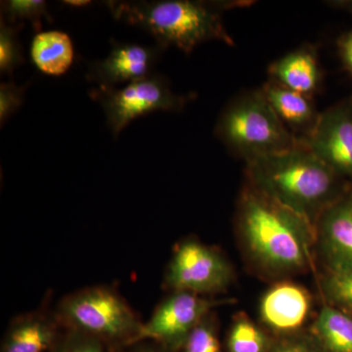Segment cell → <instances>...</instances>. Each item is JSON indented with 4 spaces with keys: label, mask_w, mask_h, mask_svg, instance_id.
<instances>
[{
    "label": "cell",
    "mask_w": 352,
    "mask_h": 352,
    "mask_svg": "<svg viewBox=\"0 0 352 352\" xmlns=\"http://www.w3.org/2000/svg\"><path fill=\"white\" fill-rule=\"evenodd\" d=\"M208 315L190 333L184 344V352H221L219 339Z\"/></svg>",
    "instance_id": "7402d4cb"
},
{
    "label": "cell",
    "mask_w": 352,
    "mask_h": 352,
    "mask_svg": "<svg viewBox=\"0 0 352 352\" xmlns=\"http://www.w3.org/2000/svg\"><path fill=\"white\" fill-rule=\"evenodd\" d=\"M215 134L233 154L247 163L289 149L298 142L261 89L233 99L220 115Z\"/></svg>",
    "instance_id": "277c9868"
},
{
    "label": "cell",
    "mask_w": 352,
    "mask_h": 352,
    "mask_svg": "<svg viewBox=\"0 0 352 352\" xmlns=\"http://www.w3.org/2000/svg\"><path fill=\"white\" fill-rule=\"evenodd\" d=\"M62 3L67 6L83 7L90 6L91 2L88 1V0H66V1H62Z\"/></svg>",
    "instance_id": "4316f807"
},
{
    "label": "cell",
    "mask_w": 352,
    "mask_h": 352,
    "mask_svg": "<svg viewBox=\"0 0 352 352\" xmlns=\"http://www.w3.org/2000/svg\"><path fill=\"white\" fill-rule=\"evenodd\" d=\"M32 60L43 73L61 76L74 61V46L68 34L60 31L38 32L32 39Z\"/></svg>",
    "instance_id": "2e32d148"
},
{
    "label": "cell",
    "mask_w": 352,
    "mask_h": 352,
    "mask_svg": "<svg viewBox=\"0 0 352 352\" xmlns=\"http://www.w3.org/2000/svg\"><path fill=\"white\" fill-rule=\"evenodd\" d=\"M227 346L229 352H266L268 340L249 317L240 314L229 332Z\"/></svg>",
    "instance_id": "ac0fdd59"
},
{
    "label": "cell",
    "mask_w": 352,
    "mask_h": 352,
    "mask_svg": "<svg viewBox=\"0 0 352 352\" xmlns=\"http://www.w3.org/2000/svg\"><path fill=\"white\" fill-rule=\"evenodd\" d=\"M314 333L326 352H352V317L331 305L322 307Z\"/></svg>",
    "instance_id": "e0dca14e"
},
{
    "label": "cell",
    "mask_w": 352,
    "mask_h": 352,
    "mask_svg": "<svg viewBox=\"0 0 352 352\" xmlns=\"http://www.w3.org/2000/svg\"><path fill=\"white\" fill-rule=\"evenodd\" d=\"M166 347L161 349V347H154L152 346H144L138 347L133 352H168L166 351Z\"/></svg>",
    "instance_id": "83f0119b"
},
{
    "label": "cell",
    "mask_w": 352,
    "mask_h": 352,
    "mask_svg": "<svg viewBox=\"0 0 352 352\" xmlns=\"http://www.w3.org/2000/svg\"><path fill=\"white\" fill-rule=\"evenodd\" d=\"M54 312L66 330L112 346L138 344L144 324L119 293L106 286L69 294L60 300Z\"/></svg>",
    "instance_id": "5b68a950"
},
{
    "label": "cell",
    "mask_w": 352,
    "mask_h": 352,
    "mask_svg": "<svg viewBox=\"0 0 352 352\" xmlns=\"http://www.w3.org/2000/svg\"><path fill=\"white\" fill-rule=\"evenodd\" d=\"M300 139L329 168L352 182V97L319 113L312 131Z\"/></svg>",
    "instance_id": "9c48e42d"
},
{
    "label": "cell",
    "mask_w": 352,
    "mask_h": 352,
    "mask_svg": "<svg viewBox=\"0 0 352 352\" xmlns=\"http://www.w3.org/2000/svg\"><path fill=\"white\" fill-rule=\"evenodd\" d=\"M261 91L289 131L294 134L300 132L302 134L300 138H303L312 131L319 113L315 110L311 97L289 89L273 80L266 82Z\"/></svg>",
    "instance_id": "5bb4252c"
},
{
    "label": "cell",
    "mask_w": 352,
    "mask_h": 352,
    "mask_svg": "<svg viewBox=\"0 0 352 352\" xmlns=\"http://www.w3.org/2000/svg\"><path fill=\"white\" fill-rule=\"evenodd\" d=\"M270 352H317L314 349L300 342H283Z\"/></svg>",
    "instance_id": "484cf974"
},
{
    "label": "cell",
    "mask_w": 352,
    "mask_h": 352,
    "mask_svg": "<svg viewBox=\"0 0 352 352\" xmlns=\"http://www.w3.org/2000/svg\"><path fill=\"white\" fill-rule=\"evenodd\" d=\"M232 278V267L221 254L190 239L175 248L164 276V286L171 292L201 296L223 292Z\"/></svg>",
    "instance_id": "52a82bcc"
},
{
    "label": "cell",
    "mask_w": 352,
    "mask_h": 352,
    "mask_svg": "<svg viewBox=\"0 0 352 352\" xmlns=\"http://www.w3.org/2000/svg\"><path fill=\"white\" fill-rule=\"evenodd\" d=\"M322 289L328 305L339 308L352 317V271L328 272L322 282Z\"/></svg>",
    "instance_id": "44dd1931"
},
{
    "label": "cell",
    "mask_w": 352,
    "mask_h": 352,
    "mask_svg": "<svg viewBox=\"0 0 352 352\" xmlns=\"http://www.w3.org/2000/svg\"><path fill=\"white\" fill-rule=\"evenodd\" d=\"M311 308L307 289L298 285L279 283L264 294L259 307L265 325L279 333H291L302 327Z\"/></svg>",
    "instance_id": "7c38bea8"
},
{
    "label": "cell",
    "mask_w": 352,
    "mask_h": 352,
    "mask_svg": "<svg viewBox=\"0 0 352 352\" xmlns=\"http://www.w3.org/2000/svg\"><path fill=\"white\" fill-rule=\"evenodd\" d=\"M219 302H214L189 292H173L143 324L139 342L152 340L168 351L180 349Z\"/></svg>",
    "instance_id": "ba28073f"
},
{
    "label": "cell",
    "mask_w": 352,
    "mask_h": 352,
    "mask_svg": "<svg viewBox=\"0 0 352 352\" xmlns=\"http://www.w3.org/2000/svg\"><path fill=\"white\" fill-rule=\"evenodd\" d=\"M27 85L18 87L15 82H2L0 85V122L1 126L6 120L19 110L25 100Z\"/></svg>",
    "instance_id": "cb8c5ba5"
},
{
    "label": "cell",
    "mask_w": 352,
    "mask_h": 352,
    "mask_svg": "<svg viewBox=\"0 0 352 352\" xmlns=\"http://www.w3.org/2000/svg\"><path fill=\"white\" fill-rule=\"evenodd\" d=\"M319 243L328 272L352 271V186L318 217Z\"/></svg>",
    "instance_id": "30bf717a"
},
{
    "label": "cell",
    "mask_w": 352,
    "mask_h": 352,
    "mask_svg": "<svg viewBox=\"0 0 352 352\" xmlns=\"http://www.w3.org/2000/svg\"><path fill=\"white\" fill-rule=\"evenodd\" d=\"M161 46L148 47L132 43H116L107 57L89 67L88 80L100 87L115 88L120 83L147 78L159 58Z\"/></svg>",
    "instance_id": "8fae6325"
},
{
    "label": "cell",
    "mask_w": 352,
    "mask_h": 352,
    "mask_svg": "<svg viewBox=\"0 0 352 352\" xmlns=\"http://www.w3.org/2000/svg\"><path fill=\"white\" fill-rule=\"evenodd\" d=\"M116 19L136 25L156 39L162 48L175 46L184 53L210 41L234 45L226 32L221 12L240 2L161 0V1H107Z\"/></svg>",
    "instance_id": "3957f363"
},
{
    "label": "cell",
    "mask_w": 352,
    "mask_h": 352,
    "mask_svg": "<svg viewBox=\"0 0 352 352\" xmlns=\"http://www.w3.org/2000/svg\"><path fill=\"white\" fill-rule=\"evenodd\" d=\"M53 352H104V346L100 340L76 332L67 330L63 337L60 338Z\"/></svg>",
    "instance_id": "603a6c76"
},
{
    "label": "cell",
    "mask_w": 352,
    "mask_h": 352,
    "mask_svg": "<svg viewBox=\"0 0 352 352\" xmlns=\"http://www.w3.org/2000/svg\"><path fill=\"white\" fill-rule=\"evenodd\" d=\"M238 219L250 254L263 267L289 272L310 263L312 222L252 184L241 197Z\"/></svg>",
    "instance_id": "7a4b0ae2"
},
{
    "label": "cell",
    "mask_w": 352,
    "mask_h": 352,
    "mask_svg": "<svg viewBox=\"0 0 352 352\" xmlns=\"http://www.w3.org/2000/svg\"><path fill=\"white\" fill-rule=\"evenodd\" d=\"M271 80L307 96L316 91L321 82V72L316 53L310 47H300L270 65Z\"/></svg>",
    "instance_id": "9a60e30c"
},
{
    "label": "cell",
    "mask_w": 352,
    "mask_h": 352,
    "mask_svg": "<svg viewBox=\"0 0 352 352\" xmlns=\"http://www.w3.org/2000/svg\"><path fill=\"white\" fill-rule=\"evenodd\" d=\"M247 170L250 184L311 222L352 186L302 139L289 149L249 162Z\"/></svg>",
    "instance_id": "6da1fadb"
},
{
    "label": "cell",
    "mask_w": 352,
    "mask_h": 352,
    "mask_svg": "<svg viewBox=\"0 0 352 352\" xmlns=\"http://www.w3.org/2000/svg\"><path fill=\"white\" fill-rule=\"evenodd\" d=\"M51 22L47 3L43 0H8L1 1V20L9 25H23L19 22L30 21L34 31L41 29V21Z\"/></svg>",
    "instance_id": "d6986e66"
},
{
    "label": "cell",
    "mask_w": 352,
    "mask_h": 352,
    "mask_svg": "<svg viewBox=\"0 0 352 352\" xmlns=\"http://www.w3.org/2000/svg\"><path fill=\"white\" fill-rule=\"evenodd\" d=\"M338 47L344 68L352 76V31L340 36Z\"/></svg>",
    "instance_id": "d4e9b609"
},
{
    "label": "cell",
    "mask_w": 352,
    "mask_h": 352,
    "mask_svg": "<svg viewBox=\"0 0 352 352\" xmlns=\"http://www.w3.org/2000/svg\"><path fill=\"white\" fill-rule=\"evenodd\" d=\"M24 25H9L0 21V72L11 75L14 69L24 63L22 46L18 32Z\"/></svg>",
    "instance_id": "ffe728a7"
},
{
    "label": "cell",
    "mask_w": 352,
    "mask_h": 352,
    "mask_svg": "<svg viewBox=\"0 0 352 352\" xmlns=\"http://www.w3.org/2000/svg\"><path fill=\"white\" fill-rule=\"evenodd\" d=\"M90 94L105 111L108 126L115 138L136 118L155 111L179 112L191 98L173 94L163 76L156 75L120 89L99 87Z\"/></svg>",
    "instance_id": "8992f818"
},
{
    "label": "cell",
    "mask_w": 352,
    "mask_h": 352,
    "mask_svg": "<svg viewBox=\"0 0 352 352\" xmlns=\"http://www.w3.org/2000/svg\"><path fill=\"white\" fill-rule=\"evenodd\" d=\"M62 326L54 311L38 309L13 319L7 330L1 352H45L60 340Z\"/></svg>",
    "instance_id": "4fadbf2b"
}]
</instances>
